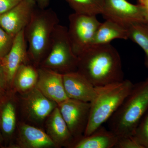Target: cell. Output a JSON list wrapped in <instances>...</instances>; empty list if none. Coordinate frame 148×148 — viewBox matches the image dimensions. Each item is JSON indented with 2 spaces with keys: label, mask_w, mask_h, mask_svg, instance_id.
<instances>
[{
  "label": "cell",
  "mask_w": 148,
  "mask_h": 148,
  "mask_svg": "<svg viewBox=\"0 0 148 148\" xmlns=\"http://www.w3.org/2000/svg\"><path fill=\"white\" fill-rule=\"evenodd\" d=\"M22 0H0V14L8 11Z\"/></svg>",
  "instance_id": "obj_26"
},
{
  "label": "cell",
  "mask_w": 148,
  "mask_h": 148,
  "mask_svg": "<svg viewBox=\"0 0 148 148\" xmlns=\"http://www.w3.org/2000/svg\"><path fill=\"white\" fill-rule=\"evenodd\" d=\"M116 39H128V30L116 22L106 20L98 27L92 45L108 44Z\"/></svg>",
  "instance_id": "obj_19"
},
{
  "label": "cell",
  "mask_w": 148,
  "mask_h": 148,
  "mask_svg": "<svg viewBox=\"0 0 148 148\" xmlns=\"http://www.w3.org/2000/svg\"><path fill=\"white\" fill-rule=\"evenodd\" d=\"M38 77V68L32 63L21 64L14 77L11 90L16 93L29 91L36 87Z\"/></svg>",
  "instance_id": "obj_18"
},
{
  "label": "cell",
  "mask_w": 148,
  "mask_h": 148,
  "mask_svg": "<svg viewBox=\"0 0 148 148\" xmlns=\"http://www.w3.org/2000/svg\"><path fill=\"white\" fill-rule=\"evenodd\" d=\"M19 121L17 93L11 90L0 103V130L7 147L13 141Z\"/></svg>",
  "instance_id": "obj_12"
},
{
  "label": "cell",
  "mask_w": 148,
  "mask_h": 148,
  "mask_svg": "<svg viewBox=\"0 0 148 148\" xmlns=\"http://www.w3.org/2000/svg\"><path fill=\"white\" fill-rule=\"evenodd\" d=\"M1 14H0V16H1Z\"/></svg>",
  "instance_id": "obj_30"
},
{
  "label": "cell",
  "mask_w": 148,
  "mask_h": 148,
  "mask_svg": "<svg viewBox=\"0 0 148 148\" xmlns=\"http://www.w3.org/2000/svg\"><path fill=\"white\" fill-rule=\"evenodd\" d=\"M114 148H143L132 135L118 138Z\"/></svg>",
  "instance_id": "obj_25"
},
{
  "label": "cell",
  "mask_w": 148,
  "mask_h": 148,
  "mask_svg": "<svg viewBox=\"0 0 148 148\" xmlns=\"http://www.w3.org/2000/svg\"><path fill=\"white\" fill-rule=\"evenodd\" d=\"M134 84L124 79L96 87V95L90 102V112L84 136L92 134L110 119L132 90Z\"/></svg>",
  "instance_id": "obj_4"
},
{
  "label": "cell",
  "mask_w": 148,
  "mask_h": 148,
  "mask_svg": "<svg viewBox=\"0 0 148 148\" xmlns=\"http://www.w3.org/2000/svg\"><path fill=\"white\" fill-rule=\"evenodd\" d=\"M127 30L128 39L137 44L145 52V64L148 69V22H136L130 25Z\"/></svg>",
  "instance_id": "obj_20"
},
{
  "label": "cell",
  "mask_w": 148,
  "mask_h": 148,
  "mask_svg": "<svg viewBox=\"0 0 148 148\" xmlns=\"http://www.w3.org/2000/svg\"><path fill=\"white\" fill-rule=\"evenodd\" d=\"M65 91L70 99L90 103L96 95V87L77 71L63 75Z\"/></svg>",
  "instance_id": "obj_16"
},
{
  "label": "cell",
  "mask_w": 148,
  "mask_h": 148,
  "mask_svg": "<svg viewBox=\"0 0 148 148\" xmlns=\"http://www.w3.org/2000/svg\"><path fill=\"white\" fill-rule=\"evenodd\" d=\"M39 8L45 9L49 4L50 0H36Z\"/></svg>",
  "instance_id": "obj_28"
},
{
  "label": "cell",
  "mask_w": 148,
  "mask_h": 148,
  "mask_svg": "<svg viewBox=\"0 0 148 148\" xmlns=\"http://www.w3.org/2000/svg\"><path fill=\"white\" fill-rule=\"evenodd\" d=\"M75 12L97 16L101 14L105 0H65Z\"/></svg>",
  "instance_id": "obj_21"
},
{
  "label": "cell",
  "mask_w": 148,
  "mask_h": 148,
  "mask_svg": "<svg viewBox=\"0 0 148 148\" xmlns=\"http://www.w3.org/2000/svg\"><path fill=\"white\" fill-rule=\"evenodd\" d=\"M148 110V77L132 90L108 120L109 130L118 138L132 136Z\"/></svg>",
  "instance_id": "obj_2"
},
{
  "label": "cell",
  "mask_w": 148,
  "mask_h": 148,
  "mask_svg": "<svg viewBox=\"0 0 148 148\" xmlns=\"http://www.w3.org/2000/svg\"><path fill=\"white\" fill-rule=\"evenodd\" d=\"M36 0H22L10 10L1 14L0 27L15 36L25 29L36 9Z\"/></svg>",
  "instance_id": "obj_11"
},
{
  "label": "cell",
  "mask_w": 148,
  "mask_h": 148,
  "mask_svg": "<svg viewBox=\"0 0 148 148\" xmlns=\"http://www.w3.org/2000/svg\"><path fill=\"white\" fill-rule=\"evenodd\" d=\"M138 4L143 8L146 21L148 22V0H138Z\"/></svg>",
  "instance_id": "obj_27"
},
{
  "label": "cell",
  "mask_w": 148,
  "mask_h": 148,
  "mask_svg": "<svg viewBox=\"0 0 148 148\" xmlns=\"http://www.w3.org/2000/svg\"><path fill=\"white\" fill-rule=\"evenodd\" d=\"M14 37L0 27V59H2L10 50Z\"/></svg>",
  "instance_id": "obj_23"
},
{
  "label": "cell",
  "mask_w": 148,
  "mask_h": 148,
  "mask_svg": "<svg viewBox=\"0 0 148 148\" xmlns=\"http://www.w3.org/2000/svg\"><path fill=\"white\" fill-rule=\"evenodd\" d=\"M11 90L3 67L1 59H0V103L5 98Z\"/></svg>",
  "instance_id": "obj_24"
},
{
  "label": "cell",
  "mask_w": 148,
  "mask_h": 148,
  "mask_svg": "<svg viewBox=\"0 0 148 148\" xmlns=\"http://www.w3.org/2000/svg\"><path fill=\"white\" fill-rule=\"evenodd\" d=\"M132 136L143 148H148V110L140 121Z\"/></svg>",
  "instance_id": "obj_22"
},
{
  "label": "cell",
  "mask_w": 148,
  "mask_h": 148,
  "mask_svg": "<svg viewBox=\"0 0 148 148\" xmlns=\"http://www.w3.org/2000/svg\"><path fill=\"white\" fill-rule=\"evenodd\" d=\"M118 139L113 132L102 125L92 134L77 141L73 148H114Z\"/></svg>",
  "instance_id": "obj_17"
},
{
  "label": "cell",
  "mask_w": 148,
  "mask_h": 148,
  "mask_svg": "<svg viewBox=\"0 0 148 148\" xmlns=\"http://www.w3.org/2000/svg\"><path fill=\"white\" fill-rule=\"evenodd\" d=\"M38 77L36 87L46 97L57 104L69 99L64 88L63 75L38 67Z\"/></svg>",
  "instance_id": "obj_14"
},
{
  "label": "cell",
  "mask_w": 148,
  "mask_h": 148,
  "mask_svg": "<svg viewBox=\"0 0 148 148\" xmlns=\"http://www.w3.org/2000/svg\"><path fill=\"white\" fill-rule=\"evenodd\" d=\"M58 107L76 142L84 136L90 115V103L69 98Z\"/></svg>",
  "instance_id": "obj_8"
},
{
  "label": "cell",
  "mask_w": 148,
  "mask_h": 148,
  "mask_svg": "<svg viewBox=\"0 0 148 148\" xmlns=\"http://www.w3.org/2000/svg\"><path fill=\"white\" fill-rule=\"evenodd\" d=\"M17 95L19 120L44 129L46 120L58 104L36 87Z\"/></svg>",
  "instance_id": "obj_6"
},
{
  "label": "cell",
  "mask_w": 148,
  "mask_h": 148,
  "mask_svg": "<svg viewBox=\"0 0 148 148\" xmlns=\"http://www.w3.org/2000/svg\"><path fill=\"white\" fill-rule=\"evenodd\" d=\"M78 61L70 42L68 28L58 24L52 34L48 53L39 67L64 75L77 71Z\"/></svg>",
  "instance_id": "obj_5"
},
{
  "label": "cell",
  "mask_w": 148,
  "mask_h": 148,
  "mask_svg": "<svg viewBox=\"0 0 148 148\" xmlns=\"http://www.w3.org/2000/svg\"><path fill=\"white\" fill-rule=\"evenodd\" d=\"M44 130L58 148H73L76 143L58 107L46 120Z\"/></svg>",
  "instance_id": "obj_15"
},
{
  "label": "cell",
  "mask_w": 148,
  "mask_h": 148,
  "mask_svg": "<svg viewBox=\"0 0 148 148\" xmlns=\"http://www.w3.org/2000/svg\"><path fill=\"white\" fill-rule=\"evenodd\" d=\"M68 34L74 53L77 56L92 45L101 22L96 16L75 12L69 16Z\"/></svg>",
  "instance_id": "obj_7"
},
{
  "label": "cell",
  "mask_w": 148,
  "mask_h": 148,
  "mask_svg": "<svg viewBox=\"0 0 148 148\" xmlns=\"http://www.w3.org/2000/svg\"><path fill=\"white\" fill-rule=\"evenodd\" d=\"M101 14L106 20L114 21L127 29L136 22H147L141 6L127 0H105Z\"/></svg>",
  "instance_id": "obj_9"
},
{
  "label": "cell",
  "mask_w": 148,
  "mask_h": 148,
  "mask_svg": "<svg viewBox=\"0 0 148 148\" xmlns=\"http://www.w3.org/2000/svg\"><path fill=\"white\" fill-rule=\"evenodd\" d=\"M58 16L51 9H36L24 29L29 60L39 67L46 57L54 29L59 24Z\"/></svg>",
  "instance_id": "obj_3"
},
{
  "label": "cell",
  "mask_w": 148,
  "mask_h": 148,
  "mask_svg": "<svg viewBox=\"0 0 148 148\" xmlns=\"http://www.w3.org/2000/svg\"><path fill=\"white\" fill-rule=\"evenodd\" d=\"M78 58L77 71L95 87L124 80L120 56L110 44L92 45Z\"/></svg>",
  "instance_id": "obj_1"
},
{
  "label": "cell",
  "mask_w": 148,
  "mask_h": 148,
  "mask_svg": "<svg viewBox=\"0 0 148 148\" xmlns=\"http://www.w3.org/2000/svg\"><path fill=\"white\" fill-rule=\"evenodd\" d=\"M11 148H58L44 130L19 121Z\"/></svg>",
  "instance_id": "obj_10"
},
{
  "label": "cell",
  "mask_w": 148,
  "mask_h": 148,
  "mask_svg": "<svg viewBox=\"0 0 148 148\" xmlns=\"http://www.w3.org/2000/svg\"><path fill=\"white\" fill-rule=\"evenodd\" d=\"M24 29L15 36L10 50L1 59L11 90L14 77L19 66L25 63H31L28 56V47Z\"/></svg>",
  "instance_id": "obj_13"
},
{
  "label": "cell",
  "mask_w": 148,
  "mask_h": 148,
  "mask_svg": "<svg viewBox=\"0 0 148 148\" xmlns=\"http://www.w3.org/2000/svg\"><path fill=\"white\" fill-rule=\"evenodd\" d=\"M4 143V141L1 132L0 130V147H3V145Z\"/></svg>",
  "instance_id": "obj_29"
}]
</instances>
